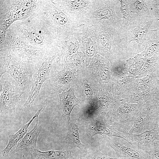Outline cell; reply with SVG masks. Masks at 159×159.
I'll list each match as a JSON object with an SVG mask.
<instances>
[{"label":"cell","mask_w":159,"mask_h":159,"mask_svg":"<svg viewBox=\"0 0 159 159\" xmlns=\"http://www.w3.org/2000/svg\"><path fill=\"white\" fill-rule=\"evenodd\" d=\"M118 1L95 0L92 9L83 23L91 26H102L119 34L122 27V19L117 16L114 9V6Z\"/></svg>","instance_id":"cell-1"},{"label":"cell","mask_w":159,"mask_h":159,"mask_svg":"<svg viewBox=\"0 0 159 159\" xmlns=\"http://www.w3.org/2000/svg\"><path fill=\"white\" fill-rule=\"evenodd\" d=\"M47 2L46 19L49 31L57 37L73 34L81 24L80 21L52 1Z\"/></svg>","instance_id":"cell-2"},{"label":"cell","mask_w":159,"mask_h":159,"mask_svg":"<svg viewBox=\"0 0 159 159\" xmlns=\"http://www.w3.org/2000/svg\"><path fill=\"white\" fill-rule=\"evenodd\" d=\"M0 77L6 72L9 74L23 93L30 91L34 65L21 62L1 52Z\"/></svg>","instance_id":"cell-3"},{"label":"cell","mask_w":159,"mask_h":159,"mask_svg":"<svg viewBox=\"0 0 159 159\" xmlns=\"http://www.w3.org/2000/svg\"><path fill=\"white\" fill-rule=\"evenodd\" d=\"M141 105L122 100H116L111 105L103 119L109 125L119 130L129 131L132 127L134 116Z\"/></svg>","instance_id":"cell-4"},{"label":"cell","mask_w":159,"mask_h":159,"mask_svg":"<svg viewBox=\"0 0 159 159\" xmlns=\"http://www.w3.org/2000/svg\"><path fill=\"white\" fill-rule=\"evenodd\" d=\"M57 56V49H52L48 51L43 58L34 64L31 88L28 98L23 105L24 107H30L37 100L42 85L50 78L52 64Z\"/></svg>","instance_id":"cell-5"},{"label":"cell","mask_w":159,"mask_h":159,"mask_svg":"<svg viewBox=\"0 0 159 159\" xmlns=\"http://www.w3.org/2000/svg\"><path fill=\"white\" fill-rule=\"evenodd\" d=\"M159 121V102L153 99L141 105L135 114L129 133L139 134L153 129Z\"/></svg>","instance_id":"cell-6"},{"label":"cell","mask_w":159,"mask_h":159,"mask_svg":"<svg viewBox=\"0 0 159 159\" xmlns=\"http://www.w3.org/2000/svg\"><path fill=\"white\" fill-rule=\"evenodd\" d=\"M0 110L2 115L15 112L17 104L23 94L13 78L0 80Z\"/></svg>","instance_id":"cell-7"},{"label":"cell","mask_w":159,"mask_h":159,"mask_svg":"<svg viewBox=\"0 0 159 159\" xmlns=\"http://www.w3.org/2000/svg\"><path fill=\"white\" fill-rule=\"evenodd\" d=\"M80 44L81 51L86 59L87 64L98 52L95 36L91 26L85 23L80 25L73 33Z\"/></svg>","instance_id":"cell-8"},{"label":"cell","mask_w":159,"mask_h":159,"mask_svg":"<svg viewBox=\"0 0 159 159\" xmlns=\"http://www.w3.org/2000/svg\"><path fill=\"white\" fill-rule=\"evenodd\" d=\"M86 132L91 137L97 135L105 136H112L121 138L131 145V138L128 131L119 130L108 124L103 118L87 122Z\"/></svg>","instance_id":"cell-9"},{"label":"cell","mask_w":159,"mask_h":159,"mask_svg":"<svg viewBox=\"0 0 159 159\" xmlns=\"http://www.w3.org/2000/svg\"><path fill=\"white\" fill-rule=\"evenodd\" d=\"M91 26L96 38L98 53L112 62L113 60L112 51L113 41L118 34L102 26Z\"/></svg>","instance_id":"cell-10"},{"label":"cell","mask_w":159,"mask_h":159,"mask_svg":"<svg viewBox=\"0 0 159 159\" xmlns=\"http://www.w3.org/2000/svg\"><path fill=\"white\" fill-rule=\"evenodd\" d=\"M52 1L69 14L77 19L82 24L92 9L95 0Z\"/></svg>","instance_id":"cell-11"},{"label":"cell","mask_w":159,"mask_h":159,"mask_svg":"<svg viewBox=\"0 0 159 159\" xmlns=\"http://www.w3.org/2000/svg\"><path fill=\"white\" fill-rule=\"evenodd\" d=\"M158 124L152 129L139 134L130 133L133 148L146 152L159 147Z\"/></svg>","instance_id":"cell-12"},{"label":"cell","mask_w":159,"mask_h":159,"mask_svg":"<svg viewBox=\"0 0 159 159\" xmlns=\"http://www.w3.org/2000/svg\"><path fill=\"white\" fill-rule=\"evenodd\" d=\"M56 46L59 61L66 62L70 56L78 52L80 47L79 42L73 34L57 37Z\"/></svg>","instance_id":"cell-13"},{"label":"cell","mask_w":159,"mask_h":159,"mask_svg":"<svg viewBox=\"0 0 159 159\" xmlns=\"http://www.w3.org/2000/svg\"><path fill=\"white\" fill-rule=\"evenodd\" d=\"M103 138L107 144L115 151L117 157L128 159H147L148 158L147 152L125 146L117 137L107 136Z\"/></svg>","instance_id":"cell-14"},{"label":"cell","mask_w":159,"mask_h":159,"mask_svg":"<svg viewBox=\"0 0 159 159\" xmlns=\"http://www.w3.org/2000/svg\"><path fill=\"white\" fill-rule=\"evenodd\" d=\"M134 78L129 77L124 72L116 79L115 94L116 100H122L129 102L134 94Z\"/></svg>","instance_id":"cell-15"},{"label":"cell","mask_w":159,"mask_h":159,"mask_svg":"<svg viewBox=\"0 0 159 159\" xmlns=\"http://www.w3.org/2000/svg\"><path fill=\"white\" fill-rule=\"evenodd\" d=\"M154 20L153 18L147 21L140 23L138 25L128 27L129 29L125 33L127 42L129 43L133 41L136 42L139 48L141 50L142 44L146 39L149 29Z\"/></svg>","instance_id":"cell-16"},{"label":"cell","mask_w":159,"mask_h":159,"mask_svg":"<svg viewBox=\"0 0 159 159\" xmlns=\"http://www.w3.org/2000/svg\"><path fill=\"white\" fill-rule=\"evenodd\" d=\"M37 117L36 122L33 128L27 132L22 138L21 141L16 145L15 149L12 152L13 154L23 150L28 151L37 148V142L38 137L42 131V127Z\"/></svg>","instance_id":"cell-17"},{"label":"cell","mask_w":159,"mask_h":159,"mask_svg":"<svg viewBox=\"0 0 159 159\" xmlns=\"http://www.w3.org/2000/svg\"><path fill=\"white\" fill-rule=\"evenodd\" d=\"M147 38L142 45V52L135 57L147 58L159 52V29L150 31Z\"/></svg>","instance_id":"cell-18"},{"label":"cell","mask_w":159,"mask_h":159,"mask_svg":"<svg viewBox=\"0 0 159 159\" xmlns=\"http://www.w3.org/2000/svg\"><path fill=\"white\" fill-rule=\"evenodd\" d=\"M159 85L156 72L147 74L141 77L134 78V94L149 90H155Z\"/></svg>","instance_id":"cell-19"},{"label":"cell","mask_w":159,"mask_h":159,"mask_svg":"<svg viewBox=\"0 0 159 159\" xmlns=\"http://www.w3.org/2000/svg\"><path fill=\"white\" fill-rule=\"evenodd\" d=\"M45 106H41L37 112L31 119L27 123L23 125L18 131L14 134L10 135L8 137V143L4 148L1 153V155L3 157L8 155L10 151L16 145L18 142L23 138L27 133L29 127L35 118L38 117L41 111Z\"/></svg>","instance_id":"cell-20"},{"label":"cell","mask_w":159,"mask_h":159,"mask_svg":"<svg viewBox=\"0 0 159 159\" xmlns=\"http://www.w3.org/2000/svg\"><path fill=\"white\" fill-rule=\"evenodd\" d=\"M59 96L61 109L66 118L68 125L70 122L71 112L75 106L78 105L79 99L75 96L74 91L71 89L62 92Z\"/></svg>","instance_id":"cell-21"},{"label":"cell","mask_w":159,"mask_h":159,"mask_svg":"<svg viewBox=\"0 0 159 159\" xmlns=\"http://www.w3.org/2000/svg\"><path fill=\"white\" fill-rule=\"evenodd\" d=\"M28 151L31 155V159H66L73 157L70 150L65 151L52 150L43 151L37 148Z\"/></svg>","instance_id":"cell-22"},{"label":"cell","mask_w":159,"mask_h":159,"mask_svg":"<svg viewBox=\"0 0 159 159\" xmlns=\"http://www.w3.org/2000/svg\"><path fill=\"white\" fill-rule=\"evenodd\" d=\"M80 117L71 122L68 125V132L65 139L66 143L70 148L77 147L84 149V145L81 142L79 132Z\"/></svg>","instance_id":"cell-23"},{"label":"cell","mask_w":159,"mask_h":159,"mask_svg":"<svg viewBox=\"0 0 159 159\" xmlns=\"http://www.w3.org/2000/svg\"><path fill=\"white\" fill-rule=\"evenodd\" d=\"M147 58L135 57L127 60L124 66V72L131 78L137 77L143 67Z\"/></svg>","instance_id":"cell-24"},{"label":"cell","mask_w":159,"mask_h":159,"mask_svg":"<svg viewBox=\"0 0 159 159\" xmlns=\"http://www.w3.org/2000/svg\"><path fill=\"white\" fill-rule=\"evenodd\" d=\"M146 0H136L134 2L130 1L129 4V9L130 13H135L138 18H148L151 19V13L150 11Z\"/></svg>","instance_id":"cell-25"},{"label":"cell","mask_w":159,"mask_h":159,"mask_svg":"<svg viewBox=\"0 0 159 159\" xmlns=\"http://www.w3.org/2000/svg\"><path fill=\"white\" fill-rule=\"evenodd\" d=\"M159 62V52L147 58L145 63L137 77L155 72Z\"/></svg>","instance_id":"cell-26"},{"label":"cell","mask_w":159,"mask_h":159,"mask_svg":"<svg viewBox=\"0 0 159 159\" xmlns=\"http://www.w3.org/2000/svg\"><path fill=\"white\" fill-rule=\"evenodd\" d=\"M21 29L28 39L32 44L37 46L43 45V37L39 33H38L32 28L27 27L26 26H22Z\"/></svg>","instance_id":"cell-27"},{"label":"cell","mask_w":159,"mask_h":159,"mask_svg":"<svg viewBox=\"0 0 159 159\" xmlns=\"http://www.w3.org/2000/svg\"><path fill=\"white\" fill-rule=\"evenodd\" d=\"M120 3V11L122 16V27L129 26L133 20V17L130 15L129 4L130 0H119Z\"/></svg>","instance_id":"cell-28"},{"label":"cell","mask_w":159,"mask_h":159,"mask_svg":"<svg viewBox=\"0 0 159 159\" xmlns=\"http://www.w3.org/2000/svg\"><path fill=\"white\" fill-rule=\"evenodd\" d=\"M155 90H149L134 95L130 103L138 104H143L149 100L154 99Z\"/></svg>","instance_id":"cell-29"},{"label":"cell","mask_w":159,"mask_h":159,"mask_svg":"<svg viewBox=\"0 0 159 159\" xmlns=\"http://www.w3.org/2000/svg\"><path fill=\"white\" fill-rule=\"evenodd\" d=\"M87 159H128L127 158L117 157L112 158L108 156L107 154L102 153L99 151H97L94 153L88 155Z\"/></svg>","instance_id":"cell-30"},{"label":"cell","mask_w":159,"mask_h":159,"mask_svg":"<svg viewBox=\"0 0 159 159\" xmlns=\"http://www.w3.org/2000/svg\"><path fill=\"white\" fill-rule=\"evenodd\" d=\"M150 1L155 18L159 21V0H150Z\"/></svg>","instance_id":"cell-31"},{"label":"cell","mask_w":159,"mask_h":159,"mask_svg":"<svg viewBox=\"0 0 159 159\" xmlns=\"http://www.w3.org/2000/svg\"><path fill=\"white\" fill-rule=\"evenodd\" d=\"M146 152L148 154L147 159H159V146Z\"/></svg>","instance_id":"cell-32"},{"label":"cell","mask_w":159,"mask_h":159,"mask_svg":"<svg viewBox=\"0 0 159 159\" xmlns=\"http://www.w3.org/2000/svg\"><path fill=\"white\" fill-rule=\"evenodd\" d=\"M154 99L159 102V85L155 90L153 95Z\"/></svg>","instance_id":"cell-33"},{"label":"cell","mask_w":159,"mask_h":159,"mask_svg":"<svg viewBox=\"0 0 159 159\" xmlns=\"http://www.w3.org/2000/svg\"><path fill=\"white\" fill-rule=\"evenodd\" d=\"M157 73L158 77L159 80V62L157 67L156 71H155Z\"/></svg>","instance_id":"cell-34"},{"label":"cell","mask_w":159,"mask_h":159,"mask_svg":"<svg viewBox=\"0 0 159 159\" xmlns=\"http://www.w3.org/2000/svg\"><path fill=\"white\" fill-rule=\"evenodd\" d=\"M15 159H26L24 156L23 155L22 156L19 158H17Z\"/></svg>","instance_id":"cell-35"},{"label":"cell","mask_w":159,"mask_h":159,"mask_svg":"<svg viewBox=\"0 0 159 159\" xmlns=\"http://www.w3.org/2000/svg\"><path fill=\"white\" fill-rule=\"evenodd\" d=\"M66 159H79V158H75L74 157H72Z\"/></svg>","instance_id":"cell-36"},{"label":"cell","mask_w":159,"mask_h":159,"mask_svg":"<svg viewBox=\"0 0 159 159\" xmlns=\"http://www.w3.org/2000/svg\"><path fill=\"white\" fill-rule=\"evenodd\" d=\"M158 129L159 131V122H158Z\"/></svg>","instance_id":"cell-37"}]
</instances>
